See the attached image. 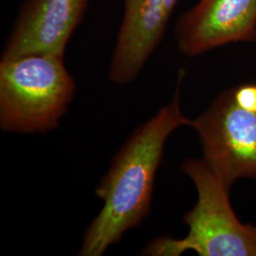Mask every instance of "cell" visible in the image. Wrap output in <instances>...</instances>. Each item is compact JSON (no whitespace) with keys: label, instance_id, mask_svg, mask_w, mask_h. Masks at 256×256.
Returning a JSON list of instances; mask_svg holds the SVG:
<instances>
[{"label":"cell","instance_id":"obj_6","mask_svg":"<svg viewBox=\"0 0 256 256\" xmlns=\"http://www.w3.org/2000/svg\"><path fill=\"white\" fill-rule=\"evenodd\" d=\"M90 0H26L7 39L1 60L28 54L64 56Z\"/></svg>","mask_w":256,"mask_h":256},{"label":"cell","instance_id":"obj_2","mask_svg":"<svg viewBox=\"0 0 256 256\" xmlns=\"http://www.w3.org/2000/svg\"><path fill=\"white\" fill-rule=\"evenodd\" d=\"M64 56L28 54L0 62V128L46 133L59 128L75 94Z\"/></svg>","mask_w":256,"mask_h":256},{"label":"cell","instance_id":"obj_3","mask_svg":"<svg viewBox=\"0 0 256 256\" xmlns=\"http://www.w3.org/2000/svg\"><path fill=\"white\" fill-rule=\"evenodd\" d=\"M183 172L194 183L198 200L183 221L189 234L182 239L158 238L142 256H178L194 250L200 256H256V227L242 224L230 204V189L205 160H187Z\"/></svg>","mask_w":256,"mask_h":256},{"label":"cell","instance_id":"obj_7","mask_svg":"<svg viewBox=\"0 0 256 256\" xmlns=\"http://www.w3.org/2000/svg\"><path fill=\"white\" fill-rule=\"evenodd\" d=\"M180 0H122L124 14L110 62L112 82H133L164 36Z\"/></svg>","mask_w":256,"mask_h":256},{"label":"cell","instance_id":"obj_5","mask_svg":"<svg viewBox=\"0 0 256 256\" xmlns=\"http://www.w3.org/2000/svg\"><path fill=\"white\" fill-rule=\"evenodd\" d=\"M180 52L203 54L232 43L256 40V0H200L174 27Z\"/></svg>","mask_w":256,"mask_h":256},{"label":"cell","instance_id":"obj_1","mask_svg":"<svg viewBox=\"0 0 256 256\" xmlns=\"http://www.w3.org/2000/svg\"><path fill=\"white\" fill-rule=\"evenodd\" d=\"M182 78L180 72L172 102L138 126L113 156L108 171L95 189L102 207L86 230L78 256H102L149 214L165 142L176 128L191 124L180 110Z\"/></svg>","mask_w":256,"mask_h":256},{"label":"cell","instance_id":"obj_8","mask_svg":"<svg viewBox=\"0 0 256 256\" xmlns=\"http://www.w3.org/2000/svg\"><path fill=\"white\" fill-rule=\"evenodd\" d=\"M232 90L234 100L241 108L256 112V84H243Z\"/></svg>","mask_w":256,"mask_h":256},{"label":"cell","instance_id":"obj_4","mask_svg":"<svg viewBox=\"0 0 256 256\" xmlns=\"http://www.w3.org/2000/svg\"><path fill=\"white\" fill-rule=\"evenodd\" d=\"M190 126L200 135L205 162L229 188L240 178H256V112L241 108L232 88Z\"/></svg>","mask_w":256,"mask_h":256}]
</instances>
